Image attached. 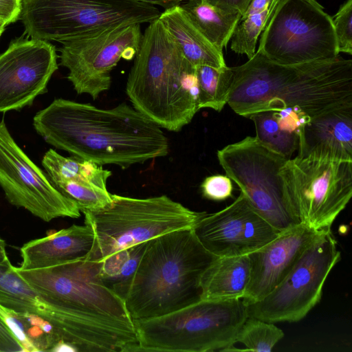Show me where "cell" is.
Here are the masks:
<instances>
[{"mask_svg":"<svg viewBox=\"0 0 352 352\" xmlns=\"http://www.w3.org/2000/svg\"><path fill=\"white\" fill-rule=\"evenodd\" d=\"M33 126L55 148L100 166L124 169L169 152L162 128L125 102L104 109L58 98L37 112Z\"/></svg>","mask_w":352,"mask_h":352,"instance_id":"obj_1","label":"cell"},{"mask_svg":"<svg viewBox=\"0 0 352 352\" xmlns=\"http://www.w3.org/2000/svg\"><path fill=\"white\" fill-rule=\"evenodd\" d=\"M230 68L227 104L245 118L285 105L299 107L312 118L352 104V60L339 56L281 65L256 52L245 63Z\"/></svg>","mask_w":352,"mask_h":352,"instance_id":"obj_2","label":"cell"},{"mask_svg":"<svg viewBox=\"0 0 352 352\" xmlns=\"http://www.w3.org/2000/svg\"><path fill=\"white\" fill-rule=\"evenodd\" d=\"M101 267V261L85 258L40 269H14L43 299L76 321L95 352L135 351V322L124 299L102 280Z\"/></svg>","mask_w":352,"mask_h":352,"instance_id":"obj_3","label":"cell"},{"mask_svg":"<svg viewBox=\"0 0 352 352\" xmlns=\"http://www.w3.org/2000/svg\"><path fill=\"white\" fill-rule=\"evenodd\" d=\"M217 256L199 241L192 228L146 243L124 298L135 320L162 316L201 300V279Z\"/></svg>","mask_w":352,"mask_h":352,"instance_id":"obj_4","label":"cell"},{"mask_svg":"<svg viewBox=\"0 0 352 352\" xmlns=\"http://www.w3.org/2000/svg\"><path fill=\"white\" fill-rule=\"evenodd\" d=\"M126 93L133 108L170 131H181L199 110L195 66L159 18L142 34Z\"/></svg>","mask_w":352,"mask_h":352,"instance_id":"obj_5","label":"cell"},{"mask_svg":"<svg viewBox=\"0 0 352 352\" xmlns=\"http://www.w3.org/2000/svg\"><path fill=\"white\" fill-rule=\"evenodd\" d=\"M102 208L82 212L94 239L87 259L109 256L166 233L193 228L207 213L192 210L166 195L133 198L111 195Z\"/></svg>","mask_w":352,"mask_h":352,"instance_id":"obj_6","label":"cell"},{"mask_svg":"<svg viewBox=\"0 0 352 352\" xmlns=\"http://www.w3.org/2000/svg\"><path fill=\"white\" fill-rule=\"evenodd\" d=\"M248 317L242 299H201L162 316L134 321L136 351H230Z\"/></svg>","mask_w":352,"mask_h":352,"instance_id":"obj_7","label":"cell"},{"mask_svg":"<svg viewBox=\"0 0 352 352\" xmlns=\"http://www.w3.org/2000/svg\"><path fill=\"white\" fill-rule=\"evenodd\" d=\"M160 14L131 0H22L19 20L31 38L63 43L111 26L151 23Z\"/></svg>","mask_w":352,"mask_h":352,"instance_id":"obj_8","label":"cell"},{"mask_svg":"<svg viewBox=\"0 0 352 352\" xmlns=\"http://www.w3.org/2000/svg\"><path fill=\"white\" fill-rule=\"evenodd\" d=\"M217 158L253 209L279 233L300 223L280 175L285 157L248 136L219 150Z\"/></svg>","mask_w":352,"mask_h":352,"instance_id":"obj_9","label":"cell"},{"mask_svg":"<svg viewBox=\"0 0 352 352\" xmlns=\"http://www.w3.org/2000/svg\"><path fill=\"white\" fill-rule=\"evenodd\" d=\"M257 52L281 65L336 58L339 51L333 19L316 0H280Z\"/></svg>","mask_w":352,"mask_h":352,"instance_id":"obj_10","label":"cell"},{"mask_svg":"<svg viewBox=\"0 0 352 352\" xmlns=\"http://www.w3.org/2000/svg\"><path fill=\"white\" fill-rule=\"evenodd\" d=\"M280 175L300 223L329 230L352 196V162L296 157Z\"/></svg>","mask_w":352,"mask_h":352,"instance_id":"obj_11","label":"cell"},{"mask_svg":"<svg viewBox=\"0 0 352 352\" xmlns=\"http://www.w3.org/2000/svg\"><path fill=\"white\" fill-rule=\"evenodd\" d=\"M340 258L331 230L323 233L303 252L277 287L261 300L246 305L248 316L272 323L302 320L320 300L326 279Z\"/></svg>","mask_w":352,"mask_h":352,"instance_id":"obj_12","label":"cell"},{"mask_svg":"<svg viewBox=\"0 0 352 352\" xmlns=\"http://www.w3.org/2000/svg\"><path fill=\"white\" fill-rule=\"evenodd\" d=\"M142 37L140 24L111 26L61 43L60 65L69 70L68 80L78 94L94 100L108 91L111 72L120 58L131 60Z\"/></svg>","mask_w":352,"mask_h":352,"instance_id":"obj_13","label":"cell"},{"mask_svg":"<svg viewBox=\"0 0 352 352\" xmlns=\"http://www.w3.org/2000/svg\"><path fill=\"white\" fill-rule=\"evenodd\" d=\"M0 186L12 205L45 221L80 216L76 203L63 195L18 146L3 120L0 122Z\"/></svg>","mask_w":352,"mask_h":352,"instance_id":"obj_14","label":"cell"},{"mask_svg":"<svg viewBox=\"0 0 352 352\" xmlns=\"http://www.w3.org/2000/svg\"><path fill=\"white\" fill-rule=\"evenodd\" d=\"M57 54L50 42L17 39L0 54V112L31 105L47 91L57 70Z\"/></svg>","mask_w":352,"mask_h":352,"instance_id":"obj_15","label":"cell"},{"mask_svg":"<svg viewBox=\"0 0 352 352\" xmlns=\"http://www.w3.org/2000/svg\"><path fill=\"white\" fill-rule=\"evenodd\" d=\"M192 229L204 248L218 257L248 255L280 234L242 192L221 210L206 214Z\"/></svg>","mask_w":352,"mask_h":352,"instance_id":"obj_16","label":"cell"},{"mask_svg":"<svg viewBox=\"0 0 352 352\" xmlns=\"http://www.w3.org/2000/svg\"><path fill=\"white\" fill-rule=\"evenodd\" d=\"M327 231L315 230L300 223L248 254L250 276L242 298L243 303L248 305L270 294L288 274L303 252Z\"/></svg>","mask_w":352,"mask_h":352,"instance_id":"obj_17","label":"cell"},{"mask_svg":"<svg viewBox=\"0 0 352 352\" xmlns=\"http://www.w3.org/2000/svg\"><path fill=\"white\" fill-rule=\"evenodd\" d=\"M298 157L352 162V104L312 118L300 131Z\"/></svg>","mask_w":352,"mask_h":352,"instance_id":"obj_18","label":"cell"},{"mask_svg":"<svg viewBox=\"0 0 352 352\" xmlns=\"http://www.w3.org/2000/svg\"><path fill=\"white\" fill-rule=\"evenodd\" d=\"M91 228L85 224L32 240L21 248V269L35 270L87 258L94 243Z\"/></svg>","mask_w":352,"mask_h":352,"instance_id":"obj_19","label":"cell"},{"mask_svg":"<svg viewBox=\"0 0 352 352\" xmlns=\"http://www.w3.org/2000/svg\"><path fill=\"white\" fill-rule=\"evenodd\" d=\"M159 19L192 65H208L216 69L226 66L223 52L206 39L180 5L165 10Z\"/></svg>","mask_w":352,"mask_h":352,"instance_id":"obj_20","label":"cell"},{"mask_svg":"<svg viewBox=\"0 0 352 352\" xmlns=\"http://www.w3.org/2000/svg\"><path fill=\"white\" fill-rule=\"evenodd\" d=\"M250 276L248 255L217 257L201 279V299H242Z\"/></svg>","mask_w":352,"mask_h":352,"instance_id":"obj_21","label":"cell"},{"mask_svg":"<svg viewBox=\"0 0 352 352\" xmlns=\"http://www.w3.org/2000/svg\"><path fill=\"white\" fill-rule=\"evenodd\" d=\"M180 6L206 39L221 52L242 16L237 12L217 9L202 0H189Z\"/></svg>","mask_w":352,"mask_h":352,"instance_id":"obj_22","label":"cell"},{"mask_svg":"<svg viewBox=\"0 0 352 352\" xmlns=\"http://www.w3.org/2000/svg\"><path fill=\"white\" fill-rule=\"evenodd\" d=\"M42 165L51 182L73 181L107 188L111 171L94 162L75 156L64 157L49 149L43 155Z\"/></svg>","mask_w":352,"mask_h":352,"instance_id":"obj_23","label":"cell"},{"mask_svg":"<svg viewBox=\"0 0 352 352\" xmlns=\"http://www.w3.org/2000/svg\"><path fill=\"white\" fill-rule=\"evenodd\" d=\"M146 243L116 252L101 261L102 280L123 299Z\"/></svg>","mask_w":352,"mask_h":352,"instance_id":"obj_24","label":"cell"},{"mask_svg":"<svg viewBox=\"0 0 352 352\" xmlns=\"http://www.w3.org/2000/svg\"><path fill=\"white\" fill-rule=\"evenodd\" d=\"M199 89V107L221 111L228 102L232 84L231 68L208 65L195 67Z\"/></svg>","mask_w":352,"mask_h":352,"instance_id":"obj_25","label":"cell"},{"mask_svg":"<svg viewBox=\"0 0 352 352\" xmlns=\"http://www.w3.org/2000/svg\"><path fill=\"white\" fill-rule=\"evenodd\" d=\"M248 118L254 123L257 139L287 160L291 158L298 148V136L280 129L272 111L257 112Z\"/></svg>","mask_w":352,"mask_h":352,"instance_id":"obj_26","label":"cell"},{"mask_svg":"<svg viewBox=\"0 0 352 352\" xmlns=\"http://www.w3.org/2000/svg\"><path fill=\"white\" fill-rule=\"evenodd\" d=\"M280 0H271L261 12L241 18L231 36V50L239 54H245L250 59L255 54L258 36Z\"/></svg>","mask_w":352,"mask_h":352,"instance_id":"obj_27","label":"cell"},{"mask_svg":"<svg viewBox=\"0 0 352 352\" xmlns=\"http://www.w3.org/2000/svg\"><path fill=\"white\" fill-rule=\"evenodd\" d=\"M283 337V331L274 323L248 316L238 331L235 342L243 344V351L270 352Z\"/></svg>","mask_w":352,"mask_h":352,"instance_id":"obj_28","label":"cell"},{"mask_svg":"<svg viewBox=\"0 0 352 352\" xmlns=\"http://www.w3.org/2000/svg\"><path fill=\"white\" fill-rule=\"evenodd\" d=\"M0 318L13 334L20 344L22 351H38L28 338V332L31 324L23 314L16 312L0 305Z\"/></svg>","mask_w":352,"mask_h":352,"instance_id":"obj_29","label":"cell"},{"mask_svg":"<svg viewBox=\"0 0 352 352\" xmlns=\"http://www.w3.org/2000/svg\"><path fill=\"white\" fill-rule=\"evenodd\" d=\"M333 19L339 52L352 54V0H347Z\"/></svg>","mask_w":352,"mask_h":352,"instance_id":"obj_30","label":"cell"},{"mask_svg":"<svg viewBox=\"0 0 352 352\" xmlns=\"http://www.w3.org/2000/svg\"><path fill=\"white\" fill-rule=\"evenodd\" d=\"M278 126L283 130L298 136L302 127L311 118L297 106H278L272 110Z\"/></svg>","mask_w":352,"mask_h":352,"instance_id":"obj_31","label":"cell"},{"mask_svg":"<svg viewBox=\"0 0 352 352\" xmlns=\"http://www.w3.org/2000/svg\"><path fill=\"white\" fill-rule=\"evenodd\" d=\"M201 189L204 197L222 201L232 197L233 186L228 176L215 175L207 177L202 182Z\"/></svg>","mask_w":352,"mask_h":352,"instance_id":"obj_32","label":"cell"},{"mask_svg":"<svg viewBox=\"0 0 352 352\" xmlns=\"http://www.w3.org/2000/svg\"><path fill=\"white\" fill-rule=\"evenodd\" d=\"M22 0H0V21L6 25L19 20Z\"/></svg>","mask_w":352,"mask_h":352,"instance_id":"obj_33","label":"cell"},{"mask_svg":"<svg viewBox=\"0 0 352 352\" xmlns=\"http://www.w3.org/2000/svg\"><path fill=\"white\" fill-rule=\"evenodd\" d=\"M207 4L217 9L228 11L237 12L243 15L252 0H202Z\"/></svg>","mask_w":352,"mask_h":352,"instance_id":"obj_34","label":"cell"},{"mask_svg":"<svg viewBox=\"0 0 352 352\" xmlns=\"http://www.w3.org/2000/svg\"><path fill=\"white\" fill-rule=\"evenodd\" d=\"M22 351V349L10 331L0 318V352Z\"/></svg>","mask_w":352,"mask_h":352,"instance_id":"obj_35","label":"cell"},{"mask_svg":"<svg viewBox=\"0 0 352 352\" xmlns=\"http://www.w3.org/2000/svg\"><path fill=\"white\" fill-rule=\"evenodd\" d=\"M137 2L144 3L150 5H157L163 7L165 10L179 6L182 1L189 0H131Z\"/></svg>","mask_w":352,"mask_h":352,"instance_id":"obj_36","label":"cell"},{"mask_svg":"<svg viewBox=\"0 0 352 352\" xmlns=\"http://www.w3.org/2000/svg\"><path fill=\"white\" fill-rule=\"evenodd\" d=\"M271 0H252L250 7L255 10L260 11L267 6Z\"/></svg>","mask_w":352,"mask_h":352,"instance_id":"obj_37","label":"cell"},{"mask_svg":"<svg viewBox=\"0 0 352 352\" xmlns=\"http://www.w3.org/2000/svg\"><path fill=\"white\" fill-rule=\"evenodd\" d=\"M9 261L6 250V242L0 238V263Z\"/></svg>","mask_w":352,"mask_h":352,"instance_id":"obj_38","label":"cell"},{"mask_svg":"<svg viewBox=\"0 0 352 352\" xmlns=\"http://www.w3.org/2000/svg\"><path fill=\"white\" fill-rule=\"evenodd\" d=\"M6 25L3 22L0 21V37L2 34V33L3 32V31L6 28Z\"/></svg>","mask_w":352,"mask_h":352,"instance_id":"obj_39","label":"cell"}]
</instances>
